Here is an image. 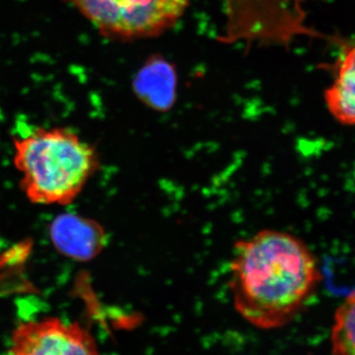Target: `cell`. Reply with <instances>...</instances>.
Segmentation results:
<instances>
[{
	"label": "cell",
	"instance_id": "7a4b0ae2",
	"mask_svg": "<svg viewBox=\"0 0 355 355\" xmlns=\"http://www.w3.org/2000/svg\"><path fill=\"white\" fill-rule=\"evenodd\" d=\"M13 144L21 188L33 203L69 205L99 168L97 151L67 128H36Z\"/></svg>",
	"mask_w": 355,
	"mask_h": 355
},
{
	"label": "cell",
	"instance_id": "6da1fadb",
	"mask_svg": "<svg viewBox=\"0 0 355 355\" xmlns=\"http://www.w3.org/2000/svg\"><path fill=\"white\" fill-rule=\"evenodd\" d=\"M321 279L316 258L296 236L265 229L233 249L229 288L240 316L263 330L291 323Z\"/></svg>",
	"mask_w": 355,
	"mask_h": 355
},
{
	"label": "cell",
	"instance_id": "277c9868",
	"mask_svg": "<svg viewBox=\"0 0 355 355\" xmlns=\"http://www.w3.org/2000/svg\"><path fill=\"white\" fill-rule=\"evenodd\" d=\"M11 355H99L94 338L77 323L58 318L30 321L14 331Z\"/></svg>",
	"mask_w": 355,
	"mask_h": 355
},
{
	"label": "cell",
	"instance_id": "8992f818",
	"mask_svg": "<svg viewBox=\"0 0 355 355\" xmlns=\"http://www.w3.org/2000/svg\"><path fill=\"white\" fill-rule=\"evenodd\" d=\"M177 77L174 67L162 58L149 60L133 81L135 95L156 111L171 109L176 97Z\"/></svg>",
	"mask_w": 355,
	"mask_h": 355
},
{
	"label": "cell",
	"instance_id": "3957f363",
	"mask_svg": "<svg viewBox=\"0 0 355 355\" xmlns=\"http://www.w3.org/2000/svg\"><path fill=\"white\" fill-rule=\"evenodd\" d=\"M105 38H153L171 29L189 0H69Z\"/></svg>",
	"mask_w": 355,
	"mask_h": 355
},
{
	"label": "cell",
	"instance_id": "5b68a950",
	"mask_svg": "<svg viewBox=\"0 0 355 355\" xmlns=\"http://www.w3.org/2000/svg\"><path fill=\"white\" fill-rule=\"evenodd\" d=\"M51 242L60 254L89 261L102 253L108 236L99 222L73 214H60L50 226Z\"/></svg>",
	"mask_w": 355,
	"mask_h": 355
},
{
	"label": "cell",
	"instance_id": "ba28073f",
	"mask_svg": "<svg viewBox=\"0 0 355 355\" xmlns=\"http://www.w3.org/2000/svg\"><path fill=\"white\" fill-rule=\"evenodd\" d=\"M331 354L355 355V291L338 306L331 331Z\"/></svg>",
	"mask_w": 355,
	"mask_h": 355
},
{
	"label": "cell",
	"instance_id": "52a82bcc",
	"mask_svg": "<svg viewBox=\"0 0 355 355\" xmlns=\"http://www.w3.org/2000/svg\"><path fill=\"white\" fill-rule=\"evenodd\" d=\"M324 100L338 123L355 125V44L343 58L335 81L324 92Z\"/></svg>",
	"mask_w": 355,
	"mask_h": 355
}]
</instances>
